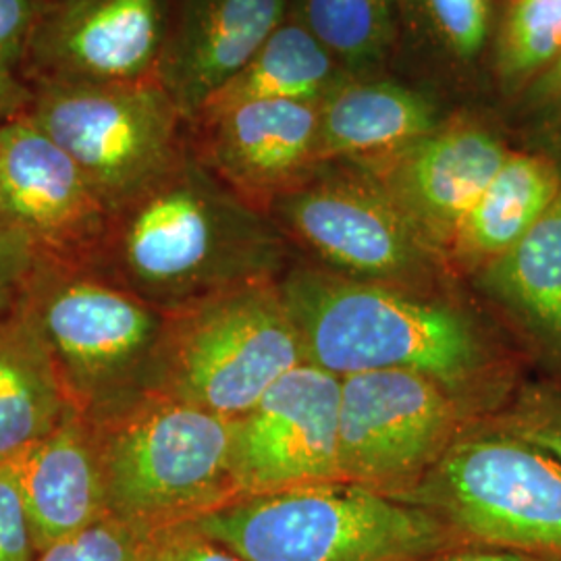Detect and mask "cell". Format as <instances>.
<instances>
[{"instance_id":"6da1fadb","label":"cell","mask_w":561,"mask_h":561,"mask_svg":"<svg viewBox=\"0 0 561 561\" xmlns=\"http://www.w3.org/2000/svg\"><path fill=\"white\" fill-rule=\"evenodd\" d=\"M304 362L335 377L405 370L439 382L484 421L518 389V362L495 327L449 289L354 279L319 264L279 279Z\"/></svg>"},{"instance_id":"7a4b0ae2","label":"cell","mask_w":561,"mask_h":561,"mask_svg":"<svg viewBox=\"0 0 561 561\" xmlns=\"http://www.w3.org/2000/svg\"><path fill=\"white\" fill-rule=\"evenodd\" d=\"M289 241L198 154L185 152L119 213L99 268L164 314L241 285L279 280Z\"/></svg>"},{"instance_id":"3957f363","label":"cell","mask_w":561,"mask_h":561,"mask_svg":"<svg viewBox=\"0 0 561 561\" xmlns=\"http://www.w3.org/2000/svg\"><path fill=\"white\" fill-rule=\"evenodd\" d=\"M187 524L248 561H428L463 542L431 512L350 482L243 495Z\"/></svg>"},{"instance_id":"277c9868","label":"cell","mask_w":561,"mask_h":561,"mask_svg":"<svg viewBox=\"0 0 561 561\" xmlns=\"http://www.w3.org/2000/svg\"><path fill=\"white\" fill-rule=\"evenodd\" d=\"M90 421L111 516L161 533L240 497L233 421L157 391Z\"/></svg>"},{"instance_id":"5b68a950","label":"cell","mask_w":561,"mask_h":561,"mask_svg":"<svg viewBox=\"0 0 561 561\" xmlns=\"http://www.w3.org/2000/svg\"><path fill=\"white\" fill-rule=\"evenodd\" d=\"M18 310L44 341L67 400L88 419L150 391L167 314L99 266L38 259Z\"/></svg>"},{"instance_id":"8992f818","label":"cell","mask_w":561,"mask_h":561,"mask_svg":"<svg viewBox=\"0 0 561 561\" xmlns=\"http://www.w3.org/2000/svg\"><path fill=\"white\" fill-rule=\"evenodd\" d=\"M301 362L279 280H261L167 314L150 391L236 421Z\"/></svg>"},{"instance_id":"52a82bcc","label":"cell","mask_w":561,"mask_h":561,"mask_svg":"<svg viewBox=\"0 0 561 561\" xmlns=\"http://www.w3.org/2000/svg\"><path fill=\"white\" fill-rule=\"evenodd\" d=\"M463 542L561 561V463L489 421L472 422L419 484L393 497Z\"/></svg>"},{"instance_id":"ba28073f","label":"cell","mask_w":561,"mask_h":561,"mask_svg":"<svg viewBox=\"0 0 561 561\" xmlns=\"http://www.w3.org/2000/svg\"><path fill=\"white\" fill-rule=\"evenodd\" d=\"M268 215L289 243L345 277L416 289H449L456 277L377 178L356 162H321L271 202Z\"/></svg>"},{"instance_id":"9c48e42d","label":"cell","mask_w":561,"mask_h":561,"mask_svg":"<svg viewBox=\"0 0 561 561\" xmlns=\"http://www.w3.org/2000/svg\"><path fill=\"white\" fill-rule=\"evenodd\" d=\"M30 117L115 215L185 154L183 115L157 80L42 81Z\"/></svg>"},{"instance_id":"30bf717a","label":"cell","mask_w":561,"mask_h":561,"mask_svg":"<svg viewBox=\"0 0 561 561\" xmlns=\"http://www.w3.org/2000/svg\"><path fill=\"white\" fill-rule=\"evenodd\" d=\"M477 419L439 382L405 370L341 379L340 477L400 497Z\"/></svg>"},{"instance_id":"8fae6325","label":"cell","mask_w":561,"mask_h":561,"mask_svg":"<svg viewBox=\"0 0 561 561\" xmlns=\"http://www.w3.org/2000/svg\"><path fill=\"white\" fill-rule=\"evenodd\" d=\"M0 217L42 261H101L113 213L57 141L30 115L0 127Z\"/></svg>"},{"instance_id":"7c38bea8","label":"cell","mask_w":561,"mask_h":561,"mask_svg":"<svg viewBox=\"0 0 561 561\" xmlns=\"http://www.w3.org/2000/svg\"><path fill=\"white\" fill-rule=\"evenodd\" d=\"M340 398V377L301 362L236 419L240 497L341 482Z\"/></svg>"},{"instance_id":"4fadbf2b","label":"cell","mask_w":561,"mask_h":561,"mask_svg":"<svg viewBox=\"0 0 561 561\" xmlns=\"http://www.w3.org/2000/svg\"><path fill=\"white\" fill-rule=\"evenodd\" d=\"M173 0H46L27 76L42 81L157 80Z\"/></svg>"},{"instance_id":"5bb4252c","label":"cell","mask_w":561,"mask_h":561,"mask_svg":"<svg viewBox=\"0 0 561 561\" xmlns=\"http://www.w3.org/2000/svg\"><path fill=\"white\" fill-rule=\"evenodd\" d=\"M510 152L479 121L445 119L426 138L360 167L377 178L405 219L447 261L461 222Z\"/></svg>"},{"instance_id":"9a60e30c","label":"cell","mask_w":561,"mask_h":561,"mask_svg":"<svg viewBox=\"0 0 561 561\" xmlns=\"http://www.w3.org/2000/svg\"><path fill=\"white\" fill-rule=\"evenodd\" d=\"M196 123L201 161L266 213L321 164L317 102H245Z\"/></svg>"},{"instance_id":"2e32d148","label":"cell","mask_w":561,"mask_h":561,"mask_svg":"<svg viewBox=\"0 0 561 561\" xmlns=\"http://www.w3.org/2000/svg\"><path fill=\"white\" fill-rule=\"evenodd\" d=\"M283 21L285 0H173L157 81L183 119H198Z\"/></svg>"},{"instance_id":"e0dca14e","label":"cell","mask_w":561,"mask_h":561,"mask_svg":"<svg viewBox=\"0 0 561 561\" xmlns=\"http://www.w3.org/2000/svg\"><path fill=\"white\" fill-rule=\"evenodd\" d=\"M2 466L18 486L38 551L108 514L94 424L76 405Z\"/></svg>"},{"instance_id":"ac0fdd59","label":"cell","mask_w":561,"mask_h":561,"mask_svg":"<svg viewBox=\"0 0 561 561\" xmlns=\"http://www.w3.org/2000/svg\"><path fill=\"white\" fill-rule=\"evenodd\" d=\"M472 283L561 381V196L512 250Z\"/></svg>"},{"instance_id":"d6986e66","label":"cell","mask_w":561,"mask_h":561,"mask_svg":"<svg viewBox=\"0 0 561 561\" xmlns=\"http://www.w3.org/2000/svg\"><path fill=\"white\" fill-rule=\"evenodd\" d=\"M439 106L391 80L347 78L321 102V162L381 161L443 125Z\"/></svg>"},{"instance_id":"ffe728a7","label":"cell","mask_w":561,"mask_h":561,"mask_svg":"<svg viewBox=\"0 0 561 561\" xmlns=\"http://www.w3.org/2000/svg\"><path fill=\"white\" fill-rule=\"evenodd\" d=\"M561 196V167L545 154L510 152L449 248L454 275H474L503 256Z\"/></svg>"},{"instance_id":"44dd1931","label":"cell","mask_w":561,"mask_h":561,"mask_svg":"<svg viewBox=\"0 0 561 561\" xmlns=\"http://www.w3.org/2000/svg\"><path fill=\"white\" fill-rule=\"evenodd\" d=\"M71 408L34 324L20 310L0 317V466L38 442Z\"/></svg>"},{"instance_id":"7402d4cb","label":"cell","mask_w":561,"mask_h":561,"mask_svg":"<svg viewBox=\"0 0 561 561\" xmlns=\"http://www.w3.org/2000/svg\"><path fill=\"white\" fill-rule=\"evenodd\" d=\"M347 78L352 76L341 69L340 62L300 23L283 21L240 73L208 99L196 121L245 102L321 104Z\"/></svg>"},{"instance_id":"603a6c76","label":"cell","mask_w":561,"mask_h":561,"mask_svg":"<svg viewBox=\"0 0 561 561\" xmlns=\"http://www.w3.org/2000/svg\"><path fill=\"white\" fill-rule=\"evenodd\" d=\"M400 0H294V21L352 78L379 69L398 41Z\"/></svg>"},{"instance_id":"cb8c5ba5","label":"cell","mask_w":561,"mask_h":561,"mask_svg":"<svg viewBox=\"0 0 561 561\" xmlns=\"http://www.w3.org/2000/svg\"><path fill=\"white\" fill-rule=\"evenodd\" d=\"M560 59L561 0H512L495 46V71L503 85H530Z\"/></svg>"},{"instance_id":"d4e9b609","label":"cell","mask_w":561,"mask_h":561,"mask_svg":"<svg viewBox=\"0 0 561 561\" xmlns=\"http://www.w3.org/2000/svg\"><path fill=\"white\" fill-rule=\"evenodd\" d=\"M424 38L454 62L479 59L491 34L493 0H400Z\"/></svg>"},{"instance_id":"484cf974","label":"cell","mask_w":561,"mask_h":561,"mask_svg":"<svg viewBox=\"0 0 561 561\" xmlns=\"http://www.w3.org/2000/svg\"><path fill=\"white\" fill-rule=\"evenodd\" d=\"M44 2L0 0V127L30 115L34 83L27 76V59Z\"/></svg>"},{"instance_id":"4316f807","label":"cell","mask_w":561,"mask_h":561,"mask_svg":"<svg viewBox=\"0 0 561 561\" xmlns=\"http://www.w3.org/2000/svg\"><path fill=\"white\" fill-rule=\"evenodd\" d=\"M161 533L106 514L38 551L36 561H154Z\"/></svg>"},{"instance_id":"83f0119b","label":"cell","mask_w":561,"mask_h":561,"mask_svg":"<svg viewBox=\"0 0 561 561\" xmlns=\"http://www.w3.org/2000/svg\"><path fill=\"white\" fill-rule=\"evenodd\" d=\"M484 421L539 447L561 463V381L520 382L514 396Z\"/></svg>"},{"instance_id":"f1b7e54d","label":"cell","mask_w":561,"mask_h":561,"mask_svg":"<svg viewBox=\"0 0 561 561\" xmlns=\"http://www.w3.org/2000/svg\"><path fill=\"white\" fill-rule=\"evenodd\" d=\"M38 264V254L20 231L0 217V317L15 310Z\"/></svg>"},{"instance_id":"f546056e","label":"cell","mask_w":561,"mask_h":561,"mask_svg":"<svg viewBox=\"0 0 561 561\" xmlns=\"http://www.w3.org/2000/svg\"><path fill=\"white\" fill-rule=\"evenodd\" d=\"M38 549L18 486L0 466V561H36Z\"/></svg>"},{"instance_id":"4dcf8cb0","label":"cell","mask_w":561,"mask_h":561,"mask_svg":"<svg viewBox=\"0 0 561 561\" xmlns=\"http://www.w3.org/2000/svg\"><path fill=\"white\" fill-rule=\"evenodd\" d=\"M154 561H248L190 524L162 530Z\"/></svg>"},{"instance_id":"1f68e13d","label":"cell","mask_w":561,"mask_h":561,"mask_svg":"<svg viewBox=\"0 0 561 561\" xmlns=\"http://www.w3.org/2000/svg\"><path fill=\"white\" fill-rule=\"evenodd\" d=\"M428 561H553L524 553L516 549H505V547H493V545H479V542H458L435 558Z\"/></svg>"},{"instance_id":"d6a6232c","label":"cell","mask_w":561,"mask_h":561,"mask_svg":"<svg viewBox=\"0 0 561 561\" xmlns=\"http://www.w3.org/2000/svg\"><path fill=\"white\" fill-rule=\"evenodd\" d=\"M528 101L530 104L561 101V59L528 85Z\"/></svg>"}]
</instances>
